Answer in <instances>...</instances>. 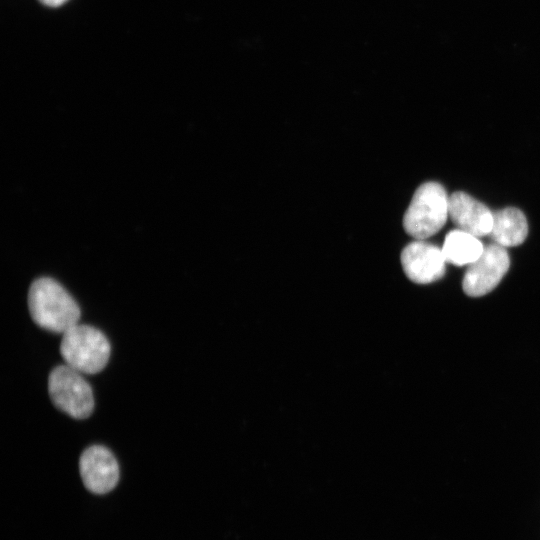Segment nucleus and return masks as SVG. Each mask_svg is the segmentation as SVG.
Segmentation results:
<instances>
[{"mask_svg":"<svg viewBox=\"0 0 540 540\" xmlns=\"http://www.w3.org/2000/svg\"><path fill=\"white\" fill-rule=\"evenodd\" d=\"M528 234V223L524 213L514 207H507L493 213L490 237L502 247L522 244Z\"/></svg>","mask_w":540,"mask_h":540,"instance_id":"1a4fd4ad","label":"nucleus"},{"mask_svg":"<svg viewBox=\"0 0 540 540\" xmlns=\"http://www.w3.org/2000/svg\"><path fill=\"white\" fill-rule=\"evenodd\" d=\"M400 259L406 276L417 284H429L441 279L446 271L447 261L442 248L423 240L405 246Z\"/></svg>","mask_w":540,"mask_h":540,"instance_id":"423d86ee","label":"nucleus"},{"mask_svg":"<svg viewBox=\"0 0 540 540\" xmlns=\"http://www.w3.org/2000/svg\"><path fill=\"white\" fill-rule=\"evenodd\" d=\"M80 475L92 493L105 494L119 480V466L112 452L104 446L93 445L83 451L79 460Z\"/></svg>","mask_w":540,"mask_h":540,"instance_id":"0eeeda50","label":"nucleus"},{"mask_svg":"<svg viewBox=\"0 0 540 540\" xmlns=\"http://www.w3.org/2000/svg\"><path fill=\"white\" fill-rule=\"evenodd\" d=\"M510 266L509 255L496 243L484 247L480 257L468 265L462 280L463 291L471 297L491 292L502 280Z\"/></svg>","mask_w":540,"mask_h":540,"instance_id":"39448f33","label":"nucleus"},{"mask_svg":"<svg viewBox=\"0 0 540 540\" xmlns=\"http://www.w3.org/2000/svg\"><path fill=\"white\" fill-rule=\"evenodd\" d=\"M60 353L71 368L80 373L96 374L107 365L111 347L99 329L76 324L63 333Z\"/></svg>","mask_w":540,"mask_h":540,"instance_id":"7ed1b4c3","label":"nucleus"},{"mask_svg":"<svg viewBox=\"0 0 540 540\" xmlns=\"http://www.w3.org/2000/svg\"><path fill=\"white\" fill-rule=\"evenodd\" d=\"M448 207L449 197L440 183L421 184L403 217L406 233L417 240H424L436 234L447 221Z\"/></svg>","mask_w":540,"mask_h":540,"instance_id":"f03ea898","label":"nucleus"},{"mask_svg":"<svg viewBox=\"0 0 540 540\" xmlns=\"http://www.w3.org/2000/svg\"><path fill=\"white\" fill-rule=\"evenodd\" d=\"M67 1L68 0H39V2L48 7H59Z\"/></svg>","mask_w":540,"mask_h":540,"instance_id":"9b49d317","label":"nucleus"},{"mask_svg":"<svg viewBox=\"0 0 540 540\" xmlns=\"http://www.w3.org/2000/svg\"><path fill=\"white\" fill-rule=\"evenodd\" d=\"M484 250L479 238L460 229L451 230L446 236L442 252L448 263L456 266L470 265Z\"/></svg>","mask_w":540,"mask_h":540,"instance_id":"9d476101","label":"nucleus"},{"mask_svg":"<svg viewBox=\"0 0 540 540\" xmlns=\"http://www.w3.org/2000/svg\"><path fill=\"white\" fill-rule=\"evenodd\" d=\"M449 217L458 229L477 237L489 235L493 225V212L464 192L449 196Z\"/></svg>","mask_w":540,"mask_h":540,"instance_id":"6e6552de","label":"nucleus"},{"mask_svg":"<svg viewBox=\"0 0 540 540\" xmlns=\"http://www.w3.org/2000/svg\"><path fill=\"white\" fill-rule=\"evenodd\" d=\"M48 392L59 410L75 419L88 418L94 409L91 386L68 365L55 367L48 378Z\"/></svg>","mask_w":540,"mask_h":540,"instance_id":"20e7f679","label":"nucleus"},{"mask_svg":"<svg viewBox=\"0 0 540 540\" xmlns=\"http://www.w3.org/2000/svg\"><path fill=\"white\" fill-rule=\"evenodd\" d=\"M32 320L41 328L64 333L80 319V309L72 296L55 280L36 279L28 292Z\"/></svg>","mask_w":540,"mask_h":540,"instance_id":"f257e3e1","label":"nucleus"}]
</instances>
